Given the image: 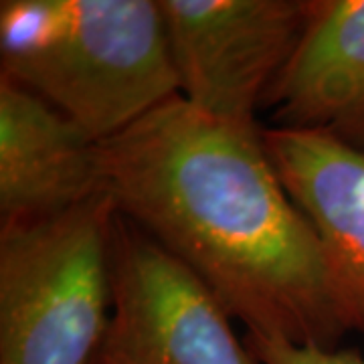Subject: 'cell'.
I'll use <instances>...</instances> for the list:
<instances>
[{
  "label": "cell",
  "instance_id": "cell-1",
  "mask_svg": "<svg viewBox=\"0 0 364 364\" xmlns=\"http://www.w3.org/2000/svg\"><path fill=\"white\" fill-rule=\"evenodd\" d=\"M97 154L117 215L191 267L249 334L332 348L346 332L318 237L257 128L174 95Z\"/></svg>",
  "mask_w": 364,
  "mask_h": 364
},
{
  "label": "cell",
  "instance_id": "cell-2",
  "mask_svg": "<svg viewBox=\"0 0 364 364\" xmlns=\"http://www.w3.org/2000/svg\"><path fill=\"white\" fill-rule=\"evenodd\" d=\"M2 75L93 142L178 95L164 14L152 0H4Z\"/></svg>",
  "mask_w": 364,
  "mask_h": 364
},
{
  "label": "cell",
  "instance_id": "cell-3",
  "mask_svg": "<svg viewBox=\"0 0 364 364\" xmlns=\"http://www.w3.org/2000/svg\"><path fill=\"white\" fill-rule=\"evenodd\" d=\"M116 207L100 195L2 223L0 364H93L112 320Z\"/></svg>",
  "mask_w": 364,
  "mask_h": 364
},
{
  "label": "cell",
  "instance_id": "cell-4",
  "mask_svg": "<svg viewBox=\"0 0 364 364\" xmlns=\"http://www.w3.org/2000/svg\"><path fill=\"white\" fill-rule=\"evenodd\" d=\"M117 213V210H116ZM210 287L138 225L116 215L107 364H259Z\"/></svg>",
  "mask_w": 364,
  "mask_h": 364
},
{
  "label": "cell",
  "instance_id": "cell-5",
  "mask_svg": "<svg viewBox=\"0 0 364 364\" xmlns=\"http://www.w3.org/2000/svg\"><path fill=\"white\" fill-rule=\"evenodd\" d=\"M310 2L162 0L178 95L215 119L255 128V109L298 49Z\"/></svg>",
  "mask_w": 364,
  "mask_h": 364
},
{
  "label": "cell",
  "instance_id": "cell-6",
  "mask_svg": "<svg viewBox=\"0 0 364 364\" xmlns=\"http://www.w3.org/2000/svg\"><path fill=\"white\" fill-rule=\"evenodd\" d=\"M289 198L310 223L346 332H364V152L332 134L261 130Z\"/></svg>",
  "mask_w": 364,
  "mask_h": 364
},
{
  "label": "cell",
  "instance_id": "cell-7",
  "mask_svg": "<svg viewBox=\"0 0 364 364\" xmlns=\"http://www.w3.org/2000/svg\"><path fill=\"white\" fill-rule=\"evenodd\" d=\"M100 195L97 142L37 93L0 75L2 223L43 219Z\"/></svg>",
  "mask_w": 364,
  "mask_h": 364
},
{
  "label": "cell",
  "instance_id": "cell-8",
  "mask_svg": "<svg viewBox=\"0 0 364 364\" xmlns=\"http://www.w3.org/2000/svg\"><path fill=\"white\" fill-rule=\"evenodd\" d=\"M263 105L279 128L332 134L364 146V0H316L298 49Z\"/></svg>",
  "mask_w": 364,
  "mask_h": 364
},
{
  "label": "cell",
  "instance_id": "cell-9",
  "mask_svg": "<svg viewBox=\"0 0 364 364\" xmlns=\"http://www.w3.org/2000/svg\"><path fill=\"white\" fill-rule=\"evenodd\" d=\"M247 346L259 364H364V354L356 350L296 344L277 336L249 334Z\"/></svg>",
  "mask_w": 364,
  "mask_h": 364
},
{
  "label": "cell",
  "instance_id": "cell-10",
  "mask_svg": "<svg viewBox=\"0 0 364 364\" xmlns=\"http://www.w3.org/2000/svg\"><path fill=\"white\" fill-rule=\"evenodd\" d=\"M93 364H107V363H105L102 356H97V358H95V363H93Z\"/></svg>",
  "mask_w": 364,
  "mask_h": 364
}]
</instances>
